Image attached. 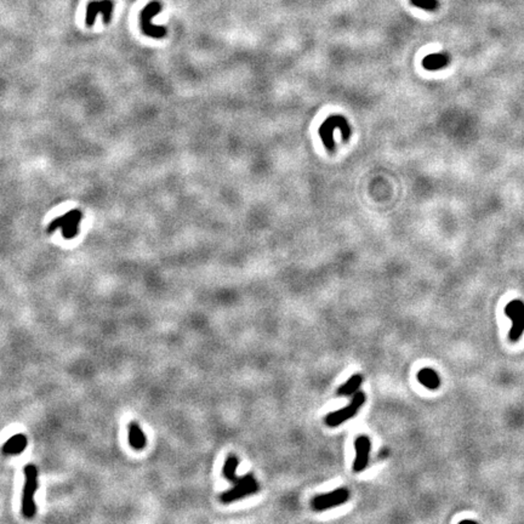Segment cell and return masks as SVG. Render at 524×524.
Masks as SVG:
<instances>
[{
  "instance_id": "obj_16",
  "label": "cell",
  "mask_w": 524,
  "mask_h": 524,
  "mask_svg": "<svg viewBox=\"0 0 524 524\" xmlns=\"http://www.w3.org/2000/svg\"><path fill=\"white\" fill-rule=\"evenodd\" d=\"M238 465H239L238 459H237V456H234V455H229L228 458L226 459L225 465H223V469H222L223 477H225L226 479H228V481L232 482V483H234V482L239 478L237 476Z\"/></svg>"
},
{
  "instance_id": "obj_12",
  "label": "cell",
  "mask_w": 524,
  "mask_h": 524,
  "mask_svg": "<svg viewBox=\"0 0 524 524\" xmlns=\"http://www.w3.org/2000/svg\"><path fill=\"white\" fill-rule=\"evenodd\" d=\"M417 380L421 385L426 388L434 391L439 388L440 386V378L438 373L434 372L432 368H423L417 373Z\"/></svg>"
},
{
  "instance_id": "obj_15",
  "label": "cell",
  "mask_w": 524,
  "mask_h": 524,
  "mask_svg": "<svg viewBox=\"0 0 524 524\" xmlns=\"http://www.w3.org/2000/svg\"><path fill=\"white\" fill-rule=\"evenodd\" d=\"M363 382V376L360 374H356L352 378L348 379L346 382L344 383L343 386H340L337 389L338 396H344V397H347V396L353 395L358 391V388L360 387Z\"/></svg>"
},
{
  "instance_id": "obj_9",
  "label": "cell",
  "mask_w": 524,
  "mask_h": 524,
  "mask_svg": "<svg viewBox=\"0 0 524 524\" xmlns=\"http://www.w3.org/2000/svg\"><path fill=\"white\" fill-rule=\"evenodd\" d=\"M112 12H113V3H112V0H101V2L92 0L86 6L85 23L89 27L94 25L98 14H102V16H103L104 23H110Z\"/></svg>"
},
{
  "instance_id": "obj_1",
  "label": "cell",
  "mask_w": 524,
  "mask_h": 524,
  "mask_svg": "<svg viewBox=\"0 0 524 524\" xmlns=\"http://www.w3.org/2000/svg\"><path fill=\"white\" fill-rule=\"evenodd\" d=\"M338 130L341 133V136H343V140L345 142L348 141L351 139V135H352V130H351L350 124L346 118L344 116H338V114H334V116L328 117L325 119L324 123L322 124L321 127H319L318 133L319 136H321L323 145H324L325 148L328 149L329 152L335 151V140H334V131Z\"/></svg>"
},
{
  "instance_id": "obj_7",
  "label": "cell",
  "mask_w": 524,
  "mask_h": 524,
  "mask_svg": "<svg viewBox=\"0 0 524 524\" xmlns=\"http://www.w3.org/2000/svg\"><path fill=\"white\" fill-rule=\"evenodd\" d=\"M505 315L512 322L509 333L511 343H517L524 334V302L522 300H512L505 307Z\"/></svg>"
},
{
  "instance_id": "obj_5",
  "label": "cell",
  "mask_w": 524,
  "mask_h": 524,
  "mask_svg": "<svg viewBox=\"0 0 524 524\" xmlns=\"http://www.w3.org/2000/svg\"><path fill=\"white\" fill-rule=\"evenodd\" d=\"M258 490V483L254 476L248 474L243 477L238 478L234 482V487L229 489L226 493H222L220 496V500L223 504H231L233 501L241 500L243 497H247L248 495L255 494Z\"/></svg>"
},
{
  "instance_id": "obj_4",
  "label": "cell",
  "mask_w": 524,
  "mask_h": 524,
  "mask_svg": "<svg viewBox=\"0 0 524 524\" xmlns=\"http://www.w3.org/2000/svg\"><path fill=\"white\" fill-rule=\"evenodd\" d=\"M161 11L162 4L158 0H153V2L147 4L145 8H143V10L141 12V30L145 36L154 38V39H162V38L167 37V27L156 25L152 22L153 17H155Z\"/></svg>"
},
{
  "instance_id": "obj_10",
  "label": "cell",
  "mask_w": 524,
  "mask_h": 524,
  "mask_svg": "<svg viewBox=\"0 0 524 524\" xmlns=\"http://www.w3.org/2000/svg\"><path fill=\"white\" fill-rule=\"evenodd\" d=\"M354 449H356V458L353 462V471L362 472L366 468L369 462L370 450H372V442L365 434H360L354 442Z\"/></svg>"
},
{
  "instance_id": "obj_17",
  "label": "cell",
  "mask_w": 524,
  "mask_h": 524,
  "mask_svg": "<svg viewBox=\"0 0 524 524\" xmlns=\"http://www.w3.org/2000/svg\"><path fill=\"white\" fill-rule=\"evenodd\" d=\"M411 5L416 6V8L424 9V10L427 11H434L438 9L439 3L438 0H410Z\"/></svg>"
},
{
  "instance_id": "obj_14",
  "label": "cell",
  "mask_w": 524,
  "mask_h": 524,
  "mask_svg": "<svg viewBox=\"0 0 524 524\" xmlns=\"http://www.w3.org/2000/svg\"><path fill=\"white\" fill-rule=\"evenodd\" d=\"M129 443L136 450H142L146 447V436L141 427L139 426V424L131 423L129 425Z\"/></svg>"
},
{
  "instance_id": "obj_6",
  "label": "cell",
  "mask_w": 524,
  "mask_h": 524,
  "mask_svg": "<svg viewBox=\"0 0 524 524\" xmlns=\"http://www.w3.org/2000/svg\"><path fill=\"white\" fill-rule=\"evenodd\" d=\"M365 395L363 392H356L350 404L346 405L344 409H341V410L333 411V413L327 415L325 424L329 427H336L338 425L346 423L347 420L352 418L359 411V409L365 403Z\"/></svg>"
},
{
  "instance_id": "obj_8",
  "label": "cell",
  "mask_w": 524,
  "mask_h": 524,
  "mask_svg": "<svg viewBox=\"0 0 524 524\" xmlns=\"http://www.w3.org/2000/svg\"><path fill=\"white\" fill-rule=\"evenodd\" d=\"M350 499V491L346 488H340L336 490L325 493L322 495H317L311 501L313 510L316 511H325L333 507L340 506L346 503Z\"/></svg>"
},
{
  "instance_id": "obj_2",
  "label": "cell",
  "mask_w": 524,
  "mask_h": 524,
  "mask_svg": "<svg viewBox=\"0 0 524 524\" xmlns=\"http://www.w3.org/2000/svg\"><path fill=\"white\" fill-rule=\"evenodd\" d=\"M24 488L22 496V514L25 518H32L36 513V504H34V494L38 487V469L33 464L24 466Z\"/></svg>"
},
{
  "instance_id": "obj_3",
  "label": "cell",
  "mask_w": 524,
  "mask_h": 524,
  "mask_svg": "<svg viewBox=\"0 0 524 524\" xmlns=\"http://www.w3.org/2000/svg\"><path fill=\"white\" fill-rule=\"evenodd\" d=\"M83 214L81 210L73 209L65 215L56 217L47 226V233H54L56 229H62V237L65 239H73L81 232V222Z\"/></svg>"
},
{
  "instance_id": "obj_11",
  "label": "cell",
  "mask_w": 524,
  "mask_h": 524,
  "mask_svg": "<svg viewBox=\"0 0 524 524\" xmlns=\"http://www.w3.org/2000/svg\"><path fill=\"white\" fill-rule=\"evenodd\" d=\"M450 63V56L448 54H431L423 60L424 68L427 71H439Z\"/></svg>"
},
{
  "instance_id": "obj_13",
  "label": "cell",
  "mask_w": 524,
  "mask_h": 524,
  "mask_svg": "<svg viewBox=\"0 0 524 524\" xmlns=\"http://www.w3.org/2000/svg\"><path fill=\"white\" fill-rule=\"evenodd\" d=\"M27 443L28 440L25 438L24 434H15L14 437H11V438L3 446V453L8 454V455L21 454L25 449V447H27Z\"/></svg>"
}]
</instances>
